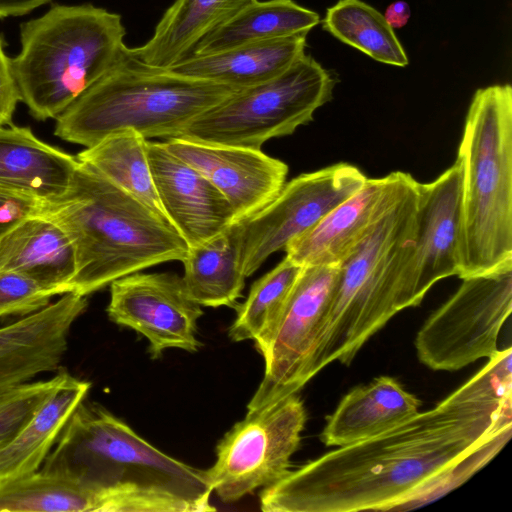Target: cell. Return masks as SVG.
Segmentation results:
<instances>
[{"mask_svg": "<svg viewBox=\"0 0 512 512\" xmlns=\"http://www.w3.org/2000/svg\"><path fill=\"white\" fill-rule=\"evenodd\" d=\"M511 401L483 405L453 393L374 437L338 447L260 493L264 512L388 511L430 476L512 424Z\"/></svg>", "mask_w": 512, "mask_h": 512, "instance_id": "6da1fadb", "label": "cell"}, {"mask_svg": "<svg viewBox=\"0 0 512 512\" xmlns=\"http://www.w3.org/2000/svg\"><path fill=\"white\" fill-rule=\"evenodd\" d=\"M39 470L95 494L98 512L216 510L205 471L161 452L102 405L85 399Z\"/></svg>", "mask_w": 512, "mask_h": 512, "instance_id": "7a4b0ae2", "label": "cell"}, {"mask_svg": "<svg viewBox=\"0 0 512 512\" xmlns=\"http://www.w3.org/2000/svg\"><path fill=\"white\" fill-rule=\"evenodd\" d=\"M44 212L74 248L67 292L88 296L123 276L182 261L188 251L168 220L80 161L68 190L46 202Z\"/></svg>", "mask_w": 512, "mask_h": 512, "instance_id": "3957f363", "label": "cell"}, {"mask_svg": "<svg viewBox=\"0 0 512 512\" xmlns=\"http://www.w3.org/2000/svg\"><path fill=\"white\" fill-rule=\"evenodd\" d=\"M416 185L414 180L339 265L332 298L303 373L304 385L334 361L349 365L394 315L413 307L406 271L414 250Z\"/></svg>", "mask_w": 512, "mask_h": 512, "instance_id": "277c9868", "label": "cell"}, {"mask_svg": "<svg viewBox=\"0 0 512 512\" xmlns=\"http://www.w3.org/2000/svg\"><path fill=\"white\" fill-rule=\"evenodd\" d=\"M236 91L147 65L128 48L114 67L56 118L54 132L85 148L128 129L146 139L180 137L195 118Z\"/></svg>", "mask_w": 512, "mask_h": 512, "instance_id": "5b68a950", "label": "cell"}, {"mask_svg": "<svg viewBox=\"0 0 512 512\" xmlns=\"http://www.w3.org/2000/svg\"><path fill=\"white\" fill-rule=\"evenodd\" d=\"M121 15L91 3L53 4L22 23L11 58L20 97L37 120L56 119L128 52Z\"/></svg>", "mask_w": 512, "mask_h": 512, "instance_id": "8992f818", "label": "cell"}, {"mask_svg": "<svg viewBox=\"0 0 512 512\" xmlns=\"http://www.w3.org/2000/svg\"><path fill=\"white\" fill-rule=\"evenodd\" d=\"M461 168L463 279L512 266V88L478 89L456 159Z\"/></svg>", "mask_w": 512, "mask_h": 512, "instance_id": "52a82bcc", "label": "cell"}, {"mask_svg": "<svg viewBox=\"0 0 512 512\" xmlns=\"http://www.w3.org/2000/svg\"><path fill=\"white\" fill-rule=\"evenodd\" d=\"M336 80L304 54L282 74L236 91L195 118L180 137L261 149L275 137L292 134L313 120L332 99Z\"/></svg>", "mask_w": 512, "mask_h": 512, "instance_id": "ba28073f", "label": "cell"}, {"mask_svg": "<svg viewBox=\"0 0 512 512\" xmlns=\"http://www.w3.org/2000/svg\"><path fill=\"white\" fill-rule=\"evenodd\" d=\"M462 280L416 335L418 359L435 371H456L495 355L512 310V266Z\"/></svg>", "mask_w": 512, "mask_h": 512, "instance_id": "9c48e42d", "label": "cell"}, {"mask_svg": "<svg viewBox=\"0 0 512 512\" xmlns=\"http://www.w3.org/2000/svg\"><path fill=\"white\" fill-rule=\"evenodd\" d=\"M307 415L298 393L257 412H247L216 446L205 470L212 492L231 503L282 480L291 471Z\"/></svg>", "mask_w": 512, "mask_h": 512, "instance_id": "30bf717a", "label": "cell"}, {"mask_svg": "<svg viewBox=\"0 0 512 512\" xmlns=\"http://www.w3.org/2000/svg\"><path fill=\"white\" fill-rule=\"evenodd\" d=\"M367 177L355 166L338 163L303 173L285 183L263 209L244 221L242 268L255 273L273 253L322 220L357 192Z\"/></svg>", "mask_w": 512, "mask_h": 512, "instance_id": "8fae6325", "label": "cell"}, {"mask_svg": "<svg viewBox=\"0 0 512 512\" xmlns=\"http://www.w3.org/2000/svg\"><path fill=\"white\" fill-rule=\"evenodd\" d=\"M339 267L303 266L285 304L269 351L265 372L247 412L272 406L305 385L303 373L330 304Z\"/></svg>", "mask_w": 512, "mask_h": 512, "instance_id": "7c38bea8", "label": "cell"}, {"mask_svg": "<svg viewBox=\"0 0 512 512\" xmlns=\"http://www.w3.org/2000/svg\"><path fill=\"white\" fill-rule=\"evenodd\" d=\"M106 311L112 322L148 340L152 359L169 348L193 353L202 346L197 321L203 310L175 273L135 272L114 280Z\"/></svg>", "mask_w": 512, "mask_h": 512, "instance_id": "4fadbf2b", "label": "cell"}, {"mask_svg": "<svg viewBox=\"0 0 512 512\" xmlns=\"http://www.w3.org/2000/svg\"><path fill=\"white\" fill-rule=\"evenodd\" d=\"M461 220V168L456 160L434 181L416 185L414 250L406 271L413 307L439 280L459 275Z\"/></svg>", "mask_w": 512, "mask_h": 512, "instance_id": "5bb4252c", "label": "cell"}, {"mask_svg": "<svg viewBox=\"0 0 512 512\" xmlns=\"http://www.w3.org/2000/svg\"><path fill=\"white\" fill-rule=\"evenodd\" d=\"M414 180L410 174L400 171L381 178H367L357 192L314 227L292 239L284 248L286 257L302 267H339Z\"/></svg>", "mask_w": 512, "mask_h": 512, "instance_id": "9a60e30c", "label": "cell"}, {"mask_svg": "<svg viewBox=\"0 0 512 512\" xmlns=\"http://www.w3.org/2000/svg\"><path fill=\"white\" fill-rule=\"evenodd\" d=\"M167 148L204 175L230 203L236 221H246L281 191L288 166L261 149L208 143L185 137L166 139Z\"/></svg>", "mask_w": 512, "mask_h": 512, "instance_id": "2e32d148", "label": "cell"}, {"mask_svg": "<svg viewBox=\"0 0 512 512\" xmlns=\"http://www.w3.org/2000/svg\"><path fill=\"white\" fill-rule=\"evenodd\" d=\"M147 153L166 218L188 247L211 240L237 222L223 194L198 170L174 155L165 142L148 141Z\"/></svg>", "mask_w": 512, "mask_h": 512, "instance_id": "e0dca14e", "label": "cell"}, {"mask_svg": "<svg viewBox=\"0 0 512 512\" xmlns=\"http://www.w3.org/2000/svg\"><path fill=\"white\" fill-rule=\"evenodd\" d=\"M87 306V296L67 292L43 309L0 327V394L58 370L70 329Z\"/></svg>", "mask_w": 512, "mask_h": 512, "instance_id": "ac0fdd59", "label": "cell"}, {"mask_svg": "<svg viewBox=\"0 0 512 512\" xmlns=\"http://www.w3.org/2000/svg\"><path fill=\"white\" fill-rule=\"evenodd\" d=\"M422 402L397 379L379 376L356 386L326 419L320 440L342 447L379 435L414 417Z\"/></svg>", "mask_w": 512, "mask_h": 512, "instance_id": "d6986e66", "label": "cell"}, {"mask_svg": "<svg viewBox=\"0 0 512 512\" xmlns=\"http://www.w3.org/2000/svg\"><path fill=\"white\" fill-rule=\"evenodd\" d=\"M79 165L76 156L40 140L29 127H0V190L45 202L61 197Z\"/></svg>", "mask_w": 512, "mask_h": 512, "instance_id": "ffe728a7", "label": "cell"}, {"mask_svg": "<svg viewBox=\"0 0 512 512\" xmlns=\"http://www.w3.org/2000/svg\"><path fill=\"white\" fill-rule=\"evenodd\" d=\"M0 270L22 273L62 295L76 272L71 240L44 210L0 236Z\"/></svg>", "mask_w": 512, "mask_h": 512, "instance_id": "44dd1931", "label": "cell"}, {"mask_svg": "<svg viewBox=\"0 0 512 512\" xmlns=\"http://www.w3.org/2000/svg\"><path fill=\"white\" fill-rule=\"evenodd\" d=\"M307 35L249 43L224 51L191 55L169 68L179 74L241 90L286 71L305 54Z\"/></svg>", "mask_w": 512, "mask_h": 512, "instance_id": "7402d4cb", "label": "cell"}, {"mask_svg": "<svg viewBox=\"0 0 512 512\" xmlns=\"http://www.w3.org/2000/svg\"><path fill=\"white\" fill-rule=\"evenodd\" d=\"M254 0H176L151 38L130 48L141 62L169 69L189 57L197 44Z\"/></svg>", "mask_w": 512, "mask_h": 512, "instance_id": "603a6c76", "label": "cell"}, {"mask_svg": "<svg viewBox=\"0 0 512 512\" xmlns=\"http://www.w3.org/2000/svg\"><path fill=\"white\" fill-rule=\"evenodd\" d=\"M91 383L72 376L44 400L18 434L0 449V481L36 472Z\"/></svg>", "mask_w": 512, "mask_h": 512, "instance_id": "cb8c5ba5", "label": "cell"}, {"mask_svg": "<svg viewBox=\"0 0 512 512\" xmlns=\"http://www.w3.org/2000/svg\"><path fill=\"white\" fill-rule=\"evenodd\" d=\"M244 221L234 222L211 240L188 247L182 277L189 296L200 306L234 307L242 295Z\"/></svg>", "mask_w": 512, "mask_h": 512, "instance_id": "d4e9b609", "label": "cell"}, {"mask_svg": "<svg viewBox=\"0 0 512 512\" xmlns=\"http://www.w3.org/2000/svg\"><path fill=\"white\" fill-rule=\"evenodd\" d=\"M319 22L318 13L293 0H254L205 36L191 55H207L249 43L307 35Z\"/></svg>", "mask_w": 512, "mask_h": 512, "instance_id": "484cf974", "label": "cell"}, {"mask_svg": "<svg viewBox=\"0 0 512 512\" xmlns=\"http://www.w3.org/2000/svg\"><path fill=\"white\" fill-rule=\"evenodd\" d=\"M148 139L134 130L112 133L77 154V159L166 218L147 153Z\"/></svg>", "mask_w": 512, "mask_h": 512, "instance_id": "4316f807", "label": "cell"}, {"mask_svg": "<svg viewBox=\"0 0 512 512\" xmlns=\"http://www.w3.org/2000/svg\"><path fill=\"white\" fill-rule=\"evenodd\" d=\"M302 266L285 258L251 286L246 300L236 304V318L228 330L234 342L254 340L263 358L267 355L279 319Z\"/></svg>", "mask_w": 512, "mask_h": 512, "instance_id": "83f0119b", "label": "cell"}, {"mask_svg": "<svg viewBox=\"0 0 512 512\" xmlns=\"http://www.w3.org/2000/svg\"><path fill=\"white\" fill-rule=\"evenodd\" d=\"M323 29L378 62L400 67L409 63L384 16L361 0H339L329 7Z\"/></svg>", "mask_w": 512, "mask_h": 512, "instance_id": "f1b7e54d", "label": "cell"}, {"mask_svg": "<svg viewBox=\"0 0 512 512\" xmlns=\"http://www.w3.org/2000/svg\"><path fill=\"white\" fill-rule=\"evenodd\" d=\"M99 511L97 496L77 483L38 470L0 481V512Z\"/></svg>", "mask_w": 512, "mask_h": 512, "instance_id": "f546056e", "label": "cell"}, {"mask_svg": "<svg viewBox=\"0 0 512 512\" xmlns=\"http://www.w3.org/2000/svg\"><path fill=\"white\" fill-rule=\"evenodd\" d=\"M512 424L488 435L462 456L430 476L408 495L393 503L388 511L412 510L438 500L469 480L508 443Z\"/></svg>", "mask_w": 512, "mask_h": 512, "instance_id": "4dcf8cb0", "label": "cell"}, {"mask_svg": "<svg viewBox=\"0 0 512 512\" xmlns=\"http://www.w3.org/2000/svg\"><path fill=\"white\" fill-rule=\"evenodd\" d=\"M68 374L65 368L59 367L52 378L29 381L0 394V449L18 434Z\"/></svg>", "mask_w": 512, "mask_h": 512, "instance_id": "1f68e13d", "label": "cell"}, {"mask_svg": "<svg viewBox=\"0 0 512 512\" xmlns=\"http://www.w3.org/2000/svg\"><path fill=\"white\" fill-rule=\"evenodd\" d=\"M54 295L22 273L0 270V317L27 316L50 304Z\"/></svg>", "mask_w": 512, "mask_h": 512, "instance_id": "d6a6232c", "label": "cell"}, {"mask_svg": "<svg viewBox=\"0 0 512 512\" xmlns=\"http://www.w3.org/2000/svg\"><path fill=\"white\" fill-rule=\"evenodd\" d=\"M45 201L0 190V236L22 220L42 213Z\"/></svg>", "mask_w": 512, "mask_h": 512, "instance_id": "836d02e7", "label": "cell"}, {"mask_svg": "<svg viewBox=\"0 0 512 512\" xmlns=\"http://www.w3.org/2000/svg\"><path fill=\"white\" fill-rule=\"evenodd\" d=\"M19 102L11 58L5 53L0 37V127L12 124V117Z\"/></svg>", "mask_w": 512, "mask_h": 512, "instance_id": "e575fe53", "label": "cell"}, {"mask_svg": "<svg viewBox=\"0 0 512 512\" xmlns=\"http://www.w3.org/2000/svg\"><path fill=\"white\" fill-rule=\"evenodd\" d=\"M52 0H0V18L19 17Z\"/></svg>", "mask_w": 512, "mask_h": 512, "instance_id": "d590c367", "label": "cell"}, {"mask_svg": "<svg viewBox=\"0 0 512 512\" xmlns=\"http://www.w3.org/2000/svg\"><path fill=\"white\" fill-rule=\"evenodd\" d=\"M411 11L407 2L398 0L391 3L383 15L392 28L405 26L410 18Z\"/></svg>", "mask_w": 512, "mask_h": 512, "instance_id": "8d00e7d4", "label": "cell"}]
</instances>
